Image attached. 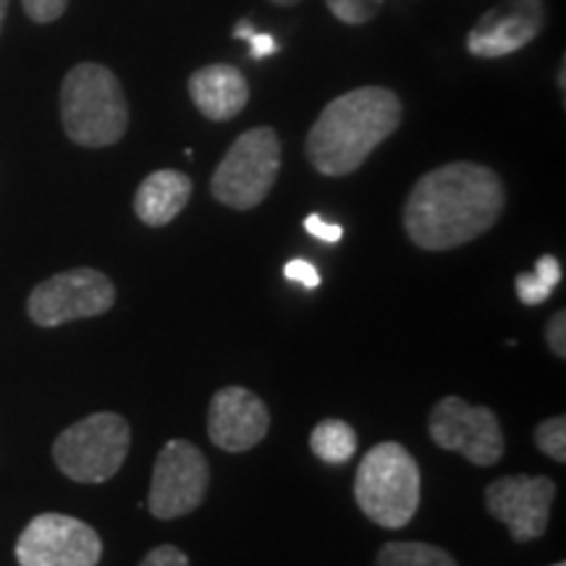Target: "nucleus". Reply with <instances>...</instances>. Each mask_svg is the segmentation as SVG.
Listing matches in <instances>:
<instances>
[{"label":"nucleus","mask_w":566,"mask_h":566,"mask_svg":"<svg viewBox=\"0 0 566 566\" xmlns=\"http://www.w3.org/2000/svg\"><path fill=\"white\" fill-rule=\"evenodd\" d=\"M506 205V189L493 168L446 163L424 174L407 197L405 229L417 247L443 252L491 231Z\"/></svg>","instance_id":"1"},{"label":"nucleus","mask_w":566,"mask_h":566,"mask_svg":"<svg viewBox=\"0 0 566 566\" xmlns=\"http://www.w3.org/2000/svg\"><path fill=\"white\" fill-rule=\"evenodd\" d=\"M401 124V101L386 87H359L328 103L307 134V158L323 176L357 171Z\"/></svg>","instance_id":"2"},{"label":"nucleus","mask_w":566,"mask_h":566,"mask_svg":"<svg viewBox=\"0 0 566 566\" xmlns=\"http://www.w3.org/2000/svg\"><path fill=\"white\" fill-rule=\"evenodd\" d=\"M61 122L82 147H111L129 129V105L116 74L101 63H80L61 84Z\"/></svg>","instance_id":"3"},{"label":"nucleus","mask_w":566,"mask_h":566,"mask_svg":"<svg viewBox=\"0 0 566 566\" xmlns=\"http://www.w3.org/2000/svg\"><path fill=\"white\" fill-rule=\"evenodd\" d=\"M420 493V467L405 446L394 441L367 451L354 478L357 506L367 520L386 530H401L415 520Z\"/></svg>","instance_id":"4"},{"label":"nucleus","mask_w":566,"mask_h":566,"mask_svg":"<svg viewBox=\"0 0 566 566\" xmlns=\"http://www.w3.org/2000/svg\"><path fill=\"white\" fill-rule=\"evenodd\" d=\"M132 449V428L122 415L97 412L55 438L53 459L74 483H105L122 470Z\"/></svg>","instance_id":"5"},{"label":"nucleus","mask_w":566,"mask_h":566,"mask_svg":"<svg viewBox=\"0 0 566 566\" xmlns=\"http://www.w3.org/2000/svg\"><path fill=\"white\" fill-rule=\"evenodd\" d=\"M281 171V139L271 126L244 132L231 145L210 181L218 202L233 210H252L271 195Z\"/></svg>","instance_id":"6"},{"label":"nucleus","mask_w":566,"mask_h":566,"mask_svg":"<svg viewBox=\"0 0 566 566\" xmlns=\"http://www.w3.org/2000/svg\"><path fill=\"white\" fill-rule=\"evenodd\" d=\"M113 302H116V286L108 275L92 268H74L34 286L27 313L42 328H55V325L108 313Z\"/></svg>","instance_id":"7"},{"label":"nucleus","mask_w":566,"mask_h":566,"mask_svg":"<svg viewBox=\"0 0 566 566\" xmlns=\"http://www.w3.org/2000/svg\"><path fill=\"white\" fill-rule=\"evenodd\" d=\"M101 556V535L66 514L34 516L17 541L19 566H97Z\"/></svg>","instance_id":"8"},{"label":"nucleus","mask_w":566,"mask_h":566,"mask_svg":"<svg viewBox=\"0 0 566 566\" xmlns=\"http://www.w3.org/2000/svg\"><path fill=\"white\" fill-rule=\"evenodd\" d=\"M430 438L446 451H457L467 462L491 467L504 457L506 441L493 409L467 405L459 396H446L430 412Z\"/></svg>","instance_id":"9"},{"label":"nucleus","mask_w":566,"mask_h":566,"mask_svg":"<svg viewBox=\"0 0 566 566\" xmlns=\"http://www.w3.org/2000/svg\"><path fill=\"white\" fill-rule=\"evenodd\" d=\"M208 485L210 467L202 451L189 441H168L155 459L147 504L158 520H179L202 504Z\"/></svg>","instance_id":"10"},{"label":"nucleus","mask_w":566,"mask_h":566,"mask_svg":"<svg viewBox=\"0 0 566 566\" xmlns=\"http://www.w3.org/2000/svg\"><path fill=\"white\" fill-rule=\"evenodd\" d=\"M556 483L543 475H509L485 488V506L491 516L504 522L516 543H530L546 535Z\"/></svg>","instance_id":"11"},{"label":"nucleus","mask_w":566,"mask_h":566,"mask_svg":"<svg viewBox=\"0 0 566 566\" xmlns=\"http://www.w3.org/2000/svg\"><path fill=\"white\" fill-rule=\"evenodd\" d=\"M546 24L543 0H501L467 34V51L478 59H504L527 48Z\"/></svg>","instance_id":"12"},{"label":"nucleus","mask_w":566,"mask_h":566,"mask_svg":"<svg viewBox=\"0 0 566 566\" xmlns=\"http://www.w3.org/2000/svg\"><path fill=\"white\" fill-rule=\"evenodd\" d=\"M271 415L260 396L242 386H226L212 396L208 409V436L218 449L242 454L268 436Z\"/></svg>","instance_id":"13"},{"label":"nucleus","mask_w":566,"mask_h":566,"mask_svg":"<svg viewBox=\"0 0 566 566\" xmlns=\"http://www.w3.org/2000/svg\"><path fill=\"white\" fill-rule=\"evenodd\" d=\"M189 95L205 118L231 122L250 101V87H247L244 74L239 69L212 63V66L195 71L192 80H189Z\"/></svg>","instance_id":"14"},{"label":"nucleus","mask_w":566,"mask_h":566,"mask_svg":"<svg viewBox=\"0 0 566 566\" xmlns=\"http://www.w3.org/2000/svg\"><path fill=\"white\" fill-rule=\"evenodd\" d=\"M192 197V179L181 171H155L139 184L134 195V212L142 223L168 226L187 208Z\"/></svg>","instance_id":"15"},{"label":"nucleus","mask_w":566,"mask_h":566,"mask_svg":"<svg viewBox=\"0 0 566 566\" xmlns=\"http://www.w3.org/2000/svg\"><path fill=\"white\" fill-rule=\"evenodd\" d=\"M310 449L328 464H346L357 451V433L344 420H323L310 436Z\"/></svg>","instance_id":"16"},{"label":"nucleus","mask_w":566,"mask_h":566,"mask_svg":"<svg viewBox=\"0 0 566 566\" xmlns=\"http://www.w3.org/2000/svg\"><path fill=\"white\" fill-rule=\"evenodd\" d=\"M558 283H562V263L554 254H543L533 271L516 275V296L527 307H535V304L551 300Z\"/></svg>","instance_id":"17"},{"label":"nucleus","mask_w":566,"mask_h":566,"mask_svg":"<svg viewBox=\"0 0 566 566\" xmlns=\"http://www.w3.org/2000/svg\"><path fill=\"white\" fill-rule=\"evenodd\" d=\"M375 566H459L449 551L430 543H386Z\"/></svg>","instance_id":"18"},{"label":"nucleus","mask_w":566,"mask_h":566,"mask_svg":"<svg viewBox=\"0 0 566 566\" xmlns=\"http://www.w3.org/2000/svg\"><path fill=\"white\" fill-rule=\"evenodd\" d=\"M535 446L554 462H566V420L562 415L548 417L535 428Z\"/></svg>","instance_id":"19"},{"label":"nucleus","mask_w":566,"mask_h":566,"mask_svg":"<svg viewBox=\"0 0 566 566\" xmlns=\"http://www.w3.org/2000/svg\"><path fill=\"white\" fill-rule=\"evenodd\" d=\"M325 3L344 24H365L380 11L384 0H325Z\"/></svg>","instance_id":"20"},{"label":"nucleus","mask_w":566,"mask_h":566,"mask_svg":"<svg viewBox=\"0 0 566 566\" xmlns=\"http://www.w3.org/2000/svg\"><path fill=\"white\" fill-rule=\"evenodd\" d=\"M21 3H24L27 17L32 21H38V24H51V21L63 17L69 0H21Z\"/></svg>","instance_id":"21"},{"label":"nucleus","mask_w":566,"mask_h":566,"mask_svg":"<svg viewBox=\"0 0 566 566\" xmlns=\"http://www.w3.org/2000/svg\"><path fill=\"white\" fill-rule=\"evenodd\" d=\"M283 273H286L289 281L302 283L304 289L321 286V273H317V268L313 263H307V260H292V263H286V268H283Z\"/></svg>","instance_id":"22"},{"label":"nucleus","mask_w":566,"mask_h":566,"mask_svg":"<svg viewBox=\"0 0 566 566\" xmlns=\"http://www.w3.org/2000/svg\"><path fill=\"white\" fill-rule=\"evenodd\" d=\"M139 566H189V558L176 546H158L142 558Z\"/></svg>","instance_id":"23"},{"label":"nucleus","mask_w":566,"mask_h":566,"mask_svg":"<svg viewBox=\"0 0 566 566\" xmlns=\"http://www.w3.org/2000/svg\"><path fill=\"white\" fill-rule=\"evenodd\" d=\"M546 342L551 346V352H554L558 359L566 357V313L564 310H558V313L548 321Z\"/></svg>","instance_id":"24"},{"label":"nucleus","mask_w":566,"mask_h":566,"mask_svg":"<svg viewBox=\"0 0 566 566\" xmlns=\"http://www.w3.org/2000/svg\"><path fill=\"white\" fill-rule=\"evenodd\" d=\"M304 229L313 233L315 239H321V242H328V244H336L338 239L344 237V229L338 223H328L323 221L321 216H310L307 221H304Z\"/></svg>","instance_id":"25"},{"label":"nucleus","mask_w":566,"mask_h":566,"mask_svg":"<svg viewBox=\"0 0 566 566\" xmlns=\"http://www.w3.org/2000/svg\"><path fill=\"white\" fill-rule=\"evenodd\" d=\"M247 42H250V55L258 61L268 59V55H273L275 51H279V45H275V40L271 38V34L252 32L250 38H247Z\"/></svg>","instance_id":"26"},{"label":"nucleus","mask_w":566,"mask_h":566,"mask_svg":"<svg viewBox=\"0 0 566 566\" xmlns=\"http://www.w3.org/2000/svg\"><path fill=\"white\" fill-rule=\"evenodd\" d=\"M6 11H9V0H0V30H3V21H6Z\"/></svg>","instance_id":"27"},{"label":"nucleus","mask_w":566,"mask_h":566,"mask_svg":"<svg viewBox=\"0 0 566 566\" xmlns=\"http://www.w3.org/2000/svg\"><path fill=\"white\" fill-rule=\"evenodd\" d=\"M275 6H283V9H292V6L300 3V0H271Z\"/></svg>","instance_id":"28"},{"label":"nucleus","mask_w":566,"mask_h":566,"mask_svg":"<svg viewBox=\"0 0 566 566\" xmlns=\"http://www.w3.org/2000/svg\"><path fill=\"white\" fill-rule=\"evenodd\" d=\"M551 566H566V564H564V562H558V564H551Z\"/></svg>","instance_id":"29"}]
</instances>
